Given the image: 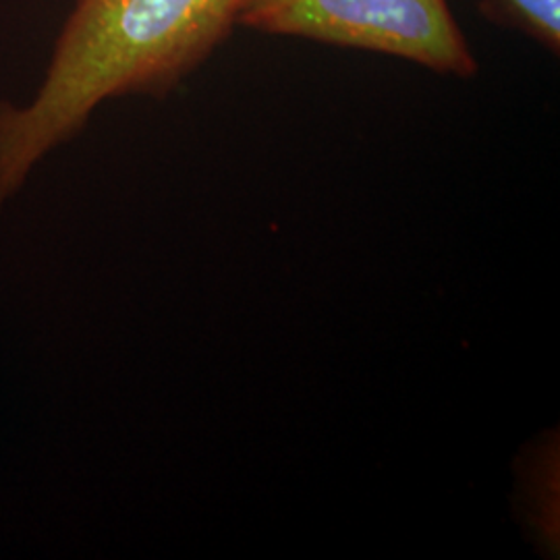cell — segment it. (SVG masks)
Wrapping results in <instances>:
<instances>
[{
	"label": "cell",
	"instance_id": "obj_3",
	"mask_svg": "<svg viewBox=\"0 0 560 560\" xmlns=\"http://www.w3.org/2000/svg\"><path fill=\"white\" fill-rule=\"evenodd\" d=\"M483 20L538 42L548 52H560V0H480Z\"/></svg>",
	"mask_w": 560,
	"mask_h": 560
},
{
	"label": "cell",
	"instance_id": "obj_1",
	"mask_svg": "<svg viewBox=\"0 0 560 560\" xmlns=\"http://www.w3.org/2000/svg\"><path fill=\"white\" fill-rule=\"evenodd\" d=\"M245 0H75L36 98L0 102V208L104 101L164 98L240 25Z\"/></svg>",
	"mask_w": 560,
	"mask_h": 560
},
{
	"label": "cell",
	"instance_id": "obj_2",
	"mask_svg": "<svg viewBox=\"0 0 560 560\" xmlns=\"http://www.w3.org/2000/svg\"><path fill=\"white\" fill-rule=\"evenodd\" d=\"M241 27L378 52L474 78L478 60L446 0H245Z\"/></svg>",
	"mask_w": 560,
	"mask_h": 560
}]
</instances>
